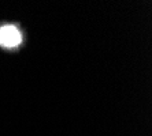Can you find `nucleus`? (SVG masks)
Here are the masks:
<instances>
[{
  "label": "nucleus",
  "instance_id": "obj_1",
  "mask_svg": "<svg viewBox=\"0 0 152 136\" xmlns=\"http://www.w3.org/2000/svg\"><path fill=\"white\" fill-rule=\"evenodd\" d=\"M22 42V34L14 24H4L0 27V45L4 48H17Z\"/></svg>",
  "mask_w": 152,
  "mask_h": 136
}]
</instances>
